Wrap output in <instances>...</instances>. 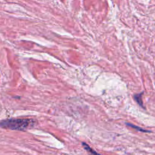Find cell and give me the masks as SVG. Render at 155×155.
Masks as SVG:
<instances>
[{
  "label": "cell",
  "mask_w": 155,
  "mask_h": 155,
  "mask_svg": "<svg viewBox=\"0 0 155 155\" xmlns=\"http://www.w3.org/2000/svg\"><path fill=\"white\" fill-rule=\"evenodd\" d=\"M34 125V120L30 119H8L0 121V127L12 130L25 131Z\"/></svg>",
  "instance_id": "cell-1"
},
{
  "label": "cell",
  "mask_w": 155,
  "mask_h": 155,
  "mask_svg": "<svg viewBox=\"0 0 155 155\" xmlns=\"http://www.w3.org/2000/svg\"><path fill=\"white\" fill-rule=\"evenodd\" d=\"M82 145L84 147V148L87 151V153H88L89 155H102L101 154H99L98 153H97L96 151H95L94 150H93L91 147H90L88 146V144H87L86 143H84V142H82Z\"/></svg>",
  "instance_id": "cell-2"
},
{
  "label": "cell",
  "mask_w": 155,
  "mask_h": 155,
  "mask_svg": "<svg viewBox=\"0 0 155 155\" xmlns=\"http://www.w3.org/2000/svg\"><path fill=\"white\" fill-rule=\"evenodd\" d=\"M143 94V93H139V94H135L134 96V98L136 100V101L137 102V104L142 107H143V102L142 100V94Z\"/></svg>",
  "instance_id": "cell-3"
},
{
  "label": "cell",
  "mask_w": 155,
  "mask_h": 155,
  "mask_svg": "<svg viewBox=\"0 0 155 155\" xmlns=\"http://www.w3.org/2000/svg\"><path fill=\"white\" fill-rule=\"evenodd\" d=\"M127 125L128 127H131V128H134V129H136V130H138V131H139L145 132V133L150 132V131H149L143 130V128H140V127H137V126H136V125H133V124H127Z\"/></svg>",
  "instance_id": "cell-4"
}]
</instances>
